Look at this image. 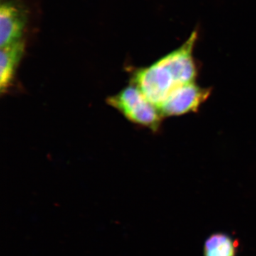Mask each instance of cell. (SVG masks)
<instances>
[{"mask_svg":"<svg viewBox=\"0 0 256 256\" xmlns=\"http://www.w3.org/2000/svg\"><path fill=\"white\" fill-rule=\"evenodd\" d=\"M107 102L133 124L154 132L159 130L164 117L136 85L124 88L118 94L109 97Z\"/></svg>","mask_w":256,"mask_h":256,"instance_id":"cell-1","label":"cell"},{"mask_svg":"<svg viewBox=\"0 0 256 256\" xmlns=\"http://www.w3.org/2000/svg\"><path fill=\"white\" fill-rule=\"evenodd\" d=\"M133 82L146 98L158 108L170 94L180 86L162 58L149 66L137 70Z\"/></svg>","mask_w":256,"mask_h":256,"instance_id":"cell-2","label":"cell"},{"mask_svg":"<svg viewBox=\"0 0 256 256\" xmlns=\"http://www.w3.org/2000/svg\"><path fill=\"white\" fill-rule=\"evenodd\" d=\"M212 89L188 82L174 89L159 108L163 117L184 116L196 112L210 97Z\"/></svg>","mask_w":256,"mask_h":256,"instance_id":"cell-3","label":"cell"},{"mask_svg":"<svg viewBox=\"0 0 256 256\" xmlns=\"http://www.w3.org/2000/svg\"><path fill=\"white\" fill-rule=\"evenodd\" d=\"M26 22L22 6L12 1H5L0 8V45L8 46L20 41Z\"/></svg>","mask_w":256,"mask_h":256,"instance_id":"cell-4","label":"cell"},{"mask_svg":"<svg viewBox=\"0 0 256 256\" xmlns=\"http://www.w3.org/2000/svg\"><path fill=\"white\" fill-rule=\"evenodd\" d=\"M24 43L22 40L1 47L0 53V92H6L11 86L18 66L22 57Z\"/></svg>","mask_w":256,"mask_h":256,"instance_id":"cell-5","label":"cell"},{"mask_svg":"<svg viewBox=\"0 0 256 256\" xmlns=\"http://www.w3.org/2000/svg\"><path fill=\"white\" fill-rule=\"evenodd\" d=\"M239 242L228 234H210L204 245V256H237Z\"/></svg>","mask_w":256,"mask_h":256,"instance_id":"cell-6","label":"cell"}]
</instances>
